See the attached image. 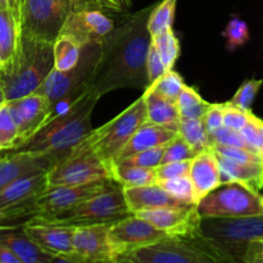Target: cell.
Returning <instances> with one entry per match:
<instances>
[{
	"mask_svg": "<svg viewBox=\"0 0 263 263\" xmlns=\"http://www.w3.org/2000/svg\"><path fill=\"white\" fill-rule=\"evenodd\" d=\"M152 8L128 15L100 41L99 61L91 81L100 98L117 89L145 90L149 86L146 57L151 33L146 22Z\"/></svg>",
	"mask_w": 263,
	"mask_h": 263,
	"instance_id": "cell-1",
	"label": "cell"
},
{
	"mask_svg": "<svg viewBox=\"0 0 263 263\" xmlns=\"http://www.w3.org/2000/svg\"><path fill=\"white\" fill-rule=\"evenodd\" d=\"M99 99V94L92 87L87 89L69 107L54 115L40 131L15 151L66 156L91 133V115Z\"/></svg>",
	"mask_w": 263,
	"mask_h": 263,
	"instance_id": "cell-2",
	"label": "cell"
},
{
	"mask_svg": "<svg viewBox=\"0 0 263 263\" xmlns=\"http://www.w3.org/2000/svg\"><path fill=\"white\" fill-rule=\"evenodd\" d=\"M128 256L136 263H241L205 236L200 228L182 235L166 236Z\"/></svg>",
	"mask_w": 263,
	"mask_h": 263,
	"instance_id": "cell-3",
	"label": "cell"
},
{
	"mask_svg": "<svg viewBox=\"0 0 263 263\" xmlns=\"http://www.w3.org/2000/svg\"><path fill=\"white\" fill-rule=\"evenodd\" d=\"M53 69V43L21 35L20 50L12 69L0 74L5 102L35 92Z\"/></svg>",
	"mask_w": 263,
	"mask_h": 263,
	"instance_id": "cell-4",
	"label": "cell"
},
{
	"mask_svg": "<svg viewBox=\"0 0 263 263\" xmlns=\"http://www.w3.org/2000/svg\"><path fill=\"white\" fill-rule=\"evenodd\" d=\"M85 7L105 5L99 0H20L21 35L54 43L69 14Z\"/></svg>",
	"mask_w": 263,
	"mask_h": 263,
	"instance_id": "cell-5",
	"label": "cell"
},
{
	"mask_svg": "<svg viewBox=\"0 0 263 263\" xmlns=\"http://www.w3.org/2000/svg\"><path fill=\"white\" fill-rule=\"evenodd\" d=\"M100 55V43L82 46L81 55L74 67L67 71L53 69L35 92L50 100L54 115L66 109L77 98L91 87L92 76Z\"/></svg>",
	"mask_w": 263,
	"mask_h": 263,
	"instance_id": "cell-6",
	"label": "cell"
},
{
	"mask_svg": "<svg viewBox=\"0 0 263 263\" xmlns=\"http://www.w3.org/2000/svg\"><path fill=\"white\" fill-rule=\"evenodd\" d=\"M130 215L133 213L128 211L126 204L122 187L113 181L103 192L87 198L86 200L79 203L66 212L50 217L31 218V220L79 228V226L115 223Z\"/></svg>",
	"mask_w": 263,
	"mask_h": 263,
	"instance_id": "cell-7",
	"label": "cell"
},
{
	"mask_svg": "<svg viewBox=\"0 0 263 263\" xmlns=\"http://www.w3.org/2000/svg\"><path fill=\"white\" fill-rule=\"evenodd\" d=\"M145 122V99H144V95H141L130 107L122 110L109 122L95 130H91L86 139L95 153L100 157V159L107 164L109 170L110 164L115 162L126 143L130 140L135 131Z\"/></svg>",
	"mask_w": 263,
	"mask_h": 263,
	"instance_id": "cell-8",
	"label": "cell"
},
{
	"mask_svg": "<svg viewBox=\"0 0 263 263\" xmlns=\"http://www.w3.org/2000/svg\"><path fill=\"white\" fill-rule=\"evenodd\" d=\"M49 186L81 185L98 180H110L107 164L95 153L87 139H82L66 156L46 171Z\"/></svg>",
	"mask_w": 263,
	"mask_h": 263,
	"instance_id": "cell-9",
	"label": "cell"
},
{
	"mask_svg": "<svg viewBox=\"0 0 263 263\" xmlns=\"http://www.w3.org/2000/svg\"><path fill=\"white\" fill-rule=\"evenodd\" d=\"M200 231L243 263L248 244L263 239V215L246 217H202Z\"/></svg>",
	"mask_w": 263,
	"mask_h": 263,
	"instance_id": "cell-10",
	"label": "cell"
},
{
	"mask_svg": "<svg viewBox=\"0 0 263 263\" xmlns=\"http://www.w3.org/2000/svg\"><path fill=\"white\" fill-rule=\"evenodd\" d=\"M200 217H246L263 215V194L239 182H226L197 204Z\"/></svg>",
	"mask_w": 263,
	"mask_h": 263,
	"instance_id": "cell-11",
	"label": "cell"
},
{
	"mask_svg": "<svg viewBox=\"0 0 263 263\" xmlns=\"http://www.w3.org/2000/svg\"><path fill=\"white\" fill-rule=\"evenodd\" d=\"M166 236L163 231L136 215H130L112 223L108 230V239L116 259L153 246Z\"/></svg>",
	"mask_w": 263,
	"mask_h": 263,
	"instance_id": "cell-12",
	"label": "cell"
},
{
	"mask_svg": "<svg viewBox=\"0 0 263 263\" xmlns=\"http://www.w3.org/2000/svg\"><path fill=\"white\" fill-rule=\"evenodd\" d=\"M7 104L17 126L20 141L18 148L30 140L54 116L50 100L39 92L9 100Z\"/></svg>",
	"mask_w": 263,
	"mask_h": 263,
	"instance_id": "cell-13",
	"label": "cell"
},
{
	"mask_svg": "<svg viewBox=\"0 0 263 263\" xmlns=\"http://www.w3.org/2000/svg\"><path fill=\"white\" fill-rule=\"evenodd\" d=\"M115 28V22L102 9L80 8L69 14L61 35L73 37L81 46L90 43H100Z\"/></svg>",
	"mask_w": 263,
	"mask_h": 263,
	"instance_id": "cell-14",
	"label": "cell"
},
{
	"mask_svg": "<svg viewBox=\"0 0 263 263\" xmlns=\"http://www.w3.org/2000/svg\"><path fill=\"white\" fill-rule=\"evenodd\" d=\"M112 223L74 228L71 256L82 263H113L116 257L108 239Z\"/></svg>",
	"mask_w": 263,
	"mask_h": 263,
	"instance_id": "cell-15",
	"label": "cell"
},
{
	"mask_svg": "<svg viewBox=\"0 0 263 263\" xmlns=\"http://www.w3.org/2000/svg\"><path fill=\"white\" fill-rule=\"evenodd\" d=\"M62 157L55 154L13 151L0 157V192L26 175L46 172Z\"/></svg>",
	"mask_w": 263,
	"mask_h": 263,
	"instance_id": "cell-16",
	"label": "cell"
},
{
	"mask_svg": "<svg viewBox=\"0 0 263 263\" xmlns=\"http://www.w3.org/2000/svg\"><path fill=\"white\" fill-rule=\"evenodd\" d=\"M134 215L144 218L149 223L163 231L167 236L182 235L199 228L200 216L197 205L186 207H163L140 211Z\"/></svg>",
	"mask_w": 263,
	"mask_h": 263,
	"instance_id": "cell-17",
	"label": "cell"
},
{
	"mask_svg": "<svg viewBox=\"0 0 263 263\" xmlns=\"http://www.w3.org/2000/svg\"><path fill=\"white\" fill-rule=\"evenodd\" d=\"M22 230L32 239L40 248L51 256H71L73 251L74 228L54 225L27 220L21 225Z\"/></svg>",
	"mask_w": 263,
	"mask_h": 263,
	"instance_id": "cell-18",
	"label": "cell"
},
{
	"mask_svg": "<svg viewBox=\"0 0 263 263\" xmlns=\"http://www.w3.org/2000/svg\"><path fill=\"white\" fill-rule=\"evenodd\" d=\"M189 177L193 182V187H194L197 204L205 195H208L222 184L220 166H218L217 158L212 149L200 152L192 159Z\"/></svg>",
	"mask_w": 263,
	"mask_h": 263,
	"instance_id": "cell-19",
	"label": "cell"
},
{
	"mask_svg": "<svg viewBox=\"0 0 263 263\" xmlns=\"http://www.w3.org/2000/svg\"><path fill=\"white\" fill-rule=\"evenodd\" d=\"M126 204L131 213H138L145 210H156L163 207H186V204L175 199L158 184L143 185V186L122 187Z\"/></svg>",
	"mask_w": 263,
	"mask_h": 263,
	"instance_id": "cell-20",
	"label": "cell"
},
{
	"mask_svg": "<svg viewBox=\"0 0 263 263\" xmlns=\"http://www.w3.org/2000/svg\"><path fill=\"white\" fill-rule=\"evenodd\" d=\"M49 187L46 172L20 177L0 192V210L17 207L41 194Z\"/></svg>",
	"mask_w": 263,
	"mask_h": 263,
	"instance_id": "cell-21",
	"label": "cell"
},
{
	"mask_svg": "<svg viewBox=\"0 0 263 263\" xmlns=\"http://www.w3.org/2000/svg\"><path fill=\"white\" fill-rule=\"evenodd\" d=\"M0 241L23 263H50L53 257L28 238L21 226L0 229Z\"/></svg>",
	"mask_w": 263,
	"mask_h": 263,
	"instance_id": "cell-22",
	"label": "cell"
},
{
	"mask_svg": "<svg viewBox=\"0 0 263 263\" xmlns=\"http://www.w3.org/2000/svg\"><path fill=\"white\" fill-rule=\"evenodd\" d=\"M179 134L176 131H172L170 128L162 127V126L152 125V123H144L141 127H139L135 131L130 140L126 143L122 151L118 153L117 158L115 159L113 163L121 161L123 158L133 156V154L139 153V152L146 151V149L156 148V146H162L168 144L170 141L174 140ZM112 163V164H113ZM110 164V166H112Z\"/></svg>",
	"mask_w": 263,
	"mask_h": 263,
	"instance_id": "cell-23",
	"label": "cell"
},
{
	"mask_svg": "<svg viewBox=\"0 0 263 263\" xmlns=\"http://www.w3.org/2000/svg\"><path fill=\"white\" fill-rule=\"evenodd\" d=\"M216 154V153H215ZM220 166L221 182H239L251 189L261 192L263 187V163L239 162L216 154Z\"/></svg>",
	"mask_w": 263,
	"mask_h": 263,
	"instance_id": "cell-24",
	"label": "cell"
},
{
	"mask_svg": "<svg viewBox=\"0 0 263 263\" xmlns=\"http://www.w3.org/2000/svg\"><path fill=\"white\" fill-rule=\"evenodd\" d=\"M20 45V22L9 9L0 8V74L12 69Z\"/></svg>",
	"mask_w": 263,
	"mask_h": 263,
	"instance_id": "cell-25",
	"label": "cell"
},
{
	"mask_svg": "<svg viewBox=\"0 0 263 263\" xmlns=\"http://www.w3.org/2000/svg\"><path fill=\"white\" fill-rule=\"evenodd\" d=\"M143 95L146 107V123L162 126L177 133L180 115L176 103L170 102L149 90H144Z\"/></svg>",
	"mask_w": 263,
	"mask_h": 263,
	"instance_id": "cell-26",
	"label": "cell"
},
{
	"mask_svg": "<svg viewBox=\"0 0 263 263\" xmlns=\"http://www.w3.org/2000/svg\"><path fill=\"white\" fill-rule=\"evenodd\" d=\"M109 176L110 180L121 187L143 186L157 182L156 168L113 164L109 168Z\"/></svg>",
	"mask_w": 263,
	"mask_h": 263,
	"instance_id": "cell-27",
	"label": "cell"
},
{
	"mask_svg": "<svg viewBox=\"0 0 263 263\" xmlns=\"http://www.w3.org/2000/svg\"><path fill=\"white\" fill-rule=\"evenodd\" d=\"M82 46L68 35H59L53 43L54 69L67 71L74 67L81 55Z\"/></svg>",
	"mask_w": 263,
	"mask_h": 263,
	"instance_id": "cell-28",
	"label": "cell"
},
{
	"mask_svg": "<svg viewBox=\"0 0 263 263\" xmlns=\"http://www.w3.org/2000/svg\"><path fill=\"white\" fill-rule=\"evenodd\" d=\"M177 134L184 139L195 153L211 149L210 138L204 121L197 118H180Z\"/></svg>",
	"mask_w": 263,
	"mask_h": 263,
	"instance_id": "cell-29",
	"label": "cell"
},
{
	"mask_svg": "<svg viewBox=\"0 0 263 263\" xmlns=\"http://www.w3.org/2000/svg\"><path fill=\"white\" fill-rule=\"evenodd\" d=\"M176 3L177 0H162L159 4L153 5L151 13H149L148 22H146L151 37L172 30L175 12H176Z\"/></svg>",
	"mask_w": 263,
	"mask_h": 263,
	"instance_id": "cell-30",
	"label": "cell"
},
{
	"mask_svg": "<svg viewBox=\"0 0 263 263\" xmlns=\"http://www.w3.org/2000/svg\"><path fill=\"white\" fill-rule=\"evenodd\" d=\"M211 103L203 99L195 87L185 85L176 100L180 118H197L203 120Z\"/></svg>",
	"mask_w": 263,
	"mask_h": 263,
	"instance_id": "cell-31",
	"label": "cell"
},
{
	"mask_svg": "<svg viewBox=\"0 0 263 263\" xmlns=\"http://www.w3.org/2000/svg\"><path fill=\"white\" fill-rule=\"evenodd\" d=\"M151 43L156 48L157 53L161 57L163 66L167 71L174 69L175 63L180 57V41L174 30H168L159 35L152 36Z\"/></svg>",
	"mask_w": 263,
	"mask_h": 263,
	"instance_id": "cell-32",
	"label": "cell"
},
{
	"mask_svg": "<svg viewBox=\"0 0 263 263\" xmlns=\"http://www.w3.org/2000/svg\"><path fill=\"white\" fill-rule=\"evenodd\" d=\"M185 85L186 84H185L184 79L176 71L170 69V71L164 72L159 79H157L153 84L149 85L145 90L156 92L157 95L170 100V102L176 103Z\"/></svg>",
	"mask_w": 263,
	"mask_h": 263,
	"instance_id": "cell-33",
	"label": "cell"
},
{
	"mask_svg": "<svg viewBox=\"0 0 263 263\" xmlns=\"http://www.w3.org/2000/svg\"><path fill=\"white\" fill-rule=\"evenodd\" d=\"M20 145L18 130L7 102L0 105V152L15 151Z\"/></svg>",
	"mask_w": 263,
	"mask_h": 263,
	"instance_id": "cell-34",
	"label": "cell"
},
{
	"mask_svg": "<svg viewBox=\"0 0 263 263\" xmlns=\"http://www.w3.org/2000/svg\"><path fill=\"white\" fill-rule=\"evenodd\" d=\"M157 184L161 187H163L171 197L180 200L184 204L197 205L194 187H193V182L190 180L189 175L187 176L176 177V179L164 180V181H159Z\"/></svg>",
	"mask_w": 263,
	"mask_h": 263,
	"instance_id": "cell-35",
	"label": "cell"
},
{
	"mask_svg": "<svg viewBox=\"0 0 263 263\" xmlns=\"http://www.w3.org/2000/svg\"><path fill=\"white\" fill-rule=\"evenodd\" d=\"M263 84V80H248V81L243 82L240 85L234 97L229 100V104L233 107L239 108L241 110H252V105H253L254 100H256L257 94H258L259 89H261Z\"/></svg>",
	"mask_w": 263,
	"mask_h": 263,
	"instance_id": "cell-36",
	"label": "cell"
},
{
	"mask_svg": "<svg viewBox=\"0 0 263 263\" xmlns=\"http://www.w3.org/2000/svg\"><path fill=\"white\" fill-rule=\"evenodd\" d=\"M166 145L156 146V148H151V149H146V151L139 152V153L133 154V156L127 157V158L121 159V161L116 162V163L113 164L144 167V168H156V167H158L159 164H161L162 157H163V152H164V148H166Z\"/></svg>",
	"mask_w": 263,
	"mask_h": 263,
	"instance_id": "cell-37",
	"label": "cell"
},
{
	"mask_svg": "<svg viewBox=\"0 0 263 263\" xmlns=\"http://www.w3.org/2000/svg\"><path fill=\"white\" fill-rule=\"evenodd\" d=\"M222 35L228 41L229 50H235L239 46H243L249 40L248 25L239 17H233L223 30Z\"/></svg>",
	"mask_w": 263,
	"mask_h": 263,
	"instance_id": "cell-38",
	"label": "cell"
},
{
	"mask_svg": "<svg viewBox=\"0 0 263 263\" xmlns=\"http://www.w3.org/2000/svg\"><path fill=\"white\" fill-rule=\"evenodd\" d=\"M197 156L194 151L189 146V144L180 138L179 135L170 141L166 145L162 157V163H168V162H181V161H192Z\"/></svg>",
	"mask_w": 263,
	"mask_h": 263,
	"instance_id": "cell-39",
	"label": "cell"
},
{
	"mask_svg": "<svg viewBox=\"0 0 263 263\" xmlns=\"http://www.w3.org/2000/svg\"><path fill=\"white\" fill-rule=\"evenodd\" d=\"M240 133L243 134L244 139L247 140L248 145L251 146L252 151L259 154L263 159V120L257 117L252 112L248 123L244 126Z\"/></svg>",
	"mask_w": 263,
	"mask_h": 263,
	"instance_id": "cell-40",
	"label": "cell"
},
{
	"mask_svg": "<svg viewBox=\"0 0 263 263\" xmlns=\"http://www.w3.org/2000/svg\"><path fill=\"white\" fill-rule=\"evenodd\" d=\"M215 144L235 146V148H244L252 151L251 146L248 145V143H247V140L244 139L243 134H241L240 131L231 130V128L225 127V126H222L220 130L216 131V133L213 134L212 138H211V148H212ZM254 153H256V152H254Z\"/></svg>",
	"mask_w": 263,
	"mask_h": 263,
	"instance_id": "cell-41",
	"label": "cell"
},
{
	"mask_svg": "<svg viewBox=\"0 0 263 263\" xmlns=\"http://www.w3.org/2000/svg\"><path fill=\"white\" fill-rule=\"evenodd\" d=\"M211 149H212L216 154H220V156L226 157V158L234 159V161L251 162V163H263L262 157L259 156V154L254 153V152L249 151V149L220 145V144H215Z\"/></svg>",
	"mask_w": 263,
	"mask_h": 263,
	"instance_id": "cell-42",
	"label": "cell"
},
{
	"mask_svg": "<svg viewBox=\"0 0 263 263\" xmlns=\"http://www.w3.org/2000/svg\"><path fill=\"white\" fill-rule=\"evenodd\" d=\"M190 163H192V161L168 162V163L159 164L158 167H156L157 182L176 179V177L187 176L189 175Z\"/></svg>",
	"mask_w": 263,
	"mask_h": 263,
	"instance_id": "cell-43",
	"label": "cell"
},
{
	"mask_svg": "<svg viewBox=\"0 0 263 263\" xmlns=\"http://www.w3.org/2000/svg\"><path fill=\"white\" fill-rule=\"evenodd\" d=\"M252 110H241L239 108L233 107L229 104L228 102L225 103V108H223V126L231 130L241 131L244 126L248 123L249 117H251Z\"/></svg>",
	"mask_w": 263,
	"mask_h": 263,
	"instance_id": "cell-44",
	"label": "cell"
},
{
	"mask_svg": "<svg viewBox=\"0 0 263 263\" xmlns=\"http://www.w3.org/2000/svg\"><path fill=\"white\" fill-rule=\"evenodd\" d=\"M223 108H225V103H211L203 117L208 138H210V144L213 134L223 126Z\"/></svg>",
	"mask_w": 263,
	"mask_h": 263,
	"instance_id": "cell-45",
	"label": "cell"
},
{
	"mask_svg": "<svg viewBox=\"0 0 263 263\" xmlns=\"http://www.w3.org/2000/svg\"><path fill=\"white\" fill-rule=\"evenodd\" d=\"M164 72H167V69L164 68L163 62H162L159 54L157 53L153 44L151 43L148 50V57H146V73H148L149 85L153 84V82L156 81L157 79H159Z\"/></svg>",
	"mask_w": 263,
	"mask_h": 263,
	"instance_id": "cell-46",
	"label": "cell"
},
{
	"mask_svg": "<svg viewBox=\"0 0 263 263\" xmlns=\"http://www.w3.org/2000/svg\"><path fill=\"white\" fill-rule=\"evenodd\" d=\"M243 263H263V239L253 240L248 244Z\"/></svg>",
	"mask_w": 263,
	"mask_h": 263,
	"instance_id": "cell-47",
	"label": "cell"
},
{
	"mask_svg": "<svg viewBox=\"0 0 263 263\" xmlns=\"http://www.w3.org/2000/svg\"><path fill=\"white\" fill-rule=\"evenodd\" d=\"M0 263H23L10 251L8 247H5L4 244L0 241Z\"/></svg>",
	"mask_w": 263,
	"mask_h": 263,
	"instance_id": "cell-48",
	"label": "cell"
},
{
	"mask_svg": "<svg viewBox=\"0 0 263 263\" xmlns=\"http://www.w3.org/2000/svg\"><path fill=\"white\" fill-rule=\"evenodd\" d=\"M0 8L9 9L20 22V0H0Z\"/></svg>",
	"mask_w": 263,
	"mask_h": 263,
	"instance_id": "cell-49",
	"label": "cell"
},
{
	"mask_svg": "<svg viewBox=\"0 0 263 263\" xmlns=\"http://www.w3.org/2000/svg\"><path fill=\"white\" fill-rule=\"evenodd\" d=\"M50 263H82V262L77 261V259L73 258L72 256H63V254H59V256L51 257Z\"/></svg>",
	"mask_w": 263,
	"mask_h": 263,
	"instance_id": "cell-50",
	"label": "cell"
},
{
	"mask_svg": "<svg viewBox=\"0 0 263 263\" xmlns=\"http://www.w3.org/2000/svg\"><path fill=\"white\" fill-rule=\"evenodd\" d=\"M112 2L115 3V4L117 5L121 10L128 9V8L131 7V4H133V3H131V0H112Z\"/></svg>",
	"mask_w": 263,
	"mask_h": 263,
	"instance_id": "cell-51",
	"label": "cell"
},
{
	"mask_svg": "<svg viewBox=\"0 0 263 263\" xmlns=\"http://www.w3.org/2000/svg\"><path fill=\"white\" fill-rule=\"evenodd\" d=\"M113 263H136V262L134 261L130 256H125V257H120V258H117Z\"/></svg>",
	"mask_w": 263,
	"mask_h": 263,
	"instance_id": "cell-52",
	"label": "cell"
},
{
	"mask_svg": "<svg viewBox=\"0 0 263 263\" xmlns=\"http://www.w3.org/2000/svg\"><path fill=\"white\" fill-rule=\"evenodd\" d=\"M4 228V213L0 210V229Z\"/></svg>",
	"mask_w": 263,
	"mask_h": 263,
	"instance_id": "cell-53",
	"label": "cell"
},
{
	"mask_svg": "<svg viewBox=\"0 0 263 263\" xmlns=\"http://www.w3.org/2000/svg\"><path fill=\"white\" fill-rule=\"evenodd\" d=\"M5 102V98H4V92H3V89H2V85H0V105L3 104V103Z\"/></svg>",
	"mask_w": 263,
	"mask_h": 263,
	"instance_id": "cell-54",
	"label": "cell"
}]
</instances>
